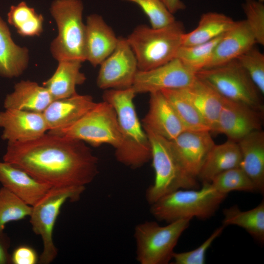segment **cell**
I'll use <instances>...</instances> for the list:
<instances>
[{"label": "cell", "instance_id": "cell-3", "mask_svg": "<svg viewBox=\"0 0 264 264\" xmlns=\"http://www.w3.org/2000/svg\"><path fill=\"white\" fill-rule=\"evenodd\" d=\"M227 196L217 192L210 183L200 189H178L150 205V211L158 221L170 223L180 220L207 219L214 215Z\"/></svg>", "mask_w": 264, "mask_h": 264}, {"label": "cell", "instance_id": "cell-17", "mask_svg": "<svg viewBox=\"0 0 264 264\" xmlns=\"http://www.w3.org/2000/svg\"><path fill=\"white\" fill-rule=\"evenodd\" d=\"M0 182L28 205L33 206L52 187L33 177L24 170L0 161Z\"/></svg>", "mask_w": 264, "mask_h": 264}, {"label": "cell", "instance_id": "cell-16", "mask_svg": "<svg viewBox=\"0 0 264 264\" xmlns=\"http://www.w3.org/2000/svg\"><path fill=\"white\" fill-rule=\"evenodd\" d=\"M143 128L149 129L169 140L186 130L174 109L161 91L150 93L149 108L142 120Z\"/></svg>", "mask_w": 264, "mask_h": 264}, {"label": "cell", "instance_id": "cell-1", "mask_svg": "<svg viewBox=\"0 0 264 264\" xmlns=\"http://www.w3.org/2000/svg\"><path fill=\"white\" fill-rule=\"evenodd\" d=\"M3 161L52 187H86L99 173L98 159L85 142L48 132L7 142Z\"/></svg>", "mask_w": 264, "mask_h": 264}, {"label": "cell", "instance_id": "cell-7", "mask_svg": "<svg viewBox=\"0 0 264 264\" xmlns=\"http://www.w3.org/2000/svg\"><path fill=\"white\" fill-rule=\"evenodd\" d=\"M190 219H183L161 226L154 221L137 224L133 237L136 259L140 264H167L172 260L174 248Z\"/></svg>", "mask_w": 264, "mask_h": 264}, {"label": "cell", "instance_id": "cell-14", "mask_svg": "<svg viewBox=\"0 0 264 264\" xmlns=\"http://www.w3.org/2000/svg\"><path fill=\"white\" fill-rule=\"evenodd\" d=\"M263 112L246 104L224 98L214 133L224 134L228 140L238 142L262 130Z\"/></svg>", "mask_w": 264, "mask_h": 264}, {"label": "cell", "instance_id": "cell-28", "mask_svg": "<svg viewBox=\"0 0 264 264\" xmlns=\"http://www.w3.org/2000/svg\"><path fill=\"white\" fill-rule=\"evenodd\" d=\"M224 227L235 225L245 230L260 242H264V202L255 208L242 211L237 205L225 208L223 211Z\"/></svg>", "mask_w": 264, "mask_h": 264}, {"label": "cell", "instance_id": "cell-5", "mask_svg": "<svg viewBox=\"0 0 264 264\" xmlns=\"http://www.w3.org/2000/svg\"><path fill=\"white\" fill-rule=\"evenodd\" d=\"M83 9L81 0H55L52 3L50 11L58 32L51 44L50 51L58 62L63 60L86 61Z\"/></svg>", "mask_w": 264, "mask_h": 264}, {"label": "cell", "instance_id": "cell-8", "mask_svg": "<svg viewBox=\"0 0 264 264\" xmlns=\"http://www.w3.org/2000/svg\"><path fill=\"white\" fill-rule=\"evenodd\" d=\"M86 187H51L33 206L29 216L33 231L42 238L43 250L39 262L49 264L56 258L58 250L53 234L55 224L63 204L67 200L76 201L80 198Z\"/></svg>", "mask_w": 264, "mask_h": 264}, {"label": "cell", "instance_id": "cell-30", "mask_svg": "<svg viewBox=\"0 0 264 264\" xmlns=\"http://www.w3.org/2000/svg\"><path fill=\"white\" fill-rule=\"evenodd\" d=\"M7 21L23 37L39 36L43 31L44 18L24 1L12 5L7 14Z\"/></svg>", "mask_w": 264, "mask_h": 264}, {"label": "cell", "instance_id": "cell-6", "mask_svg": "<svg viewBox=\"0 0 264 264\" xmlns=\"http://www.w3.org/2000/svg\"><path fill=\"white\" fill-rule=\"evenodd\" d=\"M151 148L152 165L154 171V183L145 192V198L151 205L163 196L178 189L199 187L197 179L186 176L180 169L173 153L170 140L143 128Z\"/></svg>", "mask_w": 264, "mask_h": 264}, {"label": "cell", "instance_id": "cell-39", "mask_svg": "<svg viewBox=\"0 0 264 264\" xmlns=\"http://www.w3.org/2000/svg\"><path fill=\"white\" fill-rule=\"evenodd\" d=\"M10 242L3 233L0 234V264H8L11 262V256L8 253Z\"/></svg>", "mask_w": 264, "mask_h": 264}, {"label": "cell", "instance_id": "cell-2", "mask_svg": "<svg viewBox=\"0 0 264 264\" xmlns=\"http://www.w3.org/2000/svg\"><path fill=\"white\" fill-rule=\"evenodd\" d=\"M136 94L132 87L105 90L103 99L110 104L116 113L121 142L115 149V157L131 169L144 166L151 158L150 141L140 123L133 99Z\"/></svg>", "mask_w": 264, "mask_h": 264}, {"label": "cell", "instance_id": "cell-35", "mask_svg": "<svg viewBox=\"0 0 264 264\" xmlns=\"http://www.w3.org/2000/svg\"><path fill=\"white\" fill-rule=\"evenodd\" d=\"M137 4L148 18L151 27L159 28L169 25L176 19L161 0H122Z\"/></svg>", "mask_w": 264, "mask_h": 264}, {"label": "cell", "instance_id": "cell-13", "mask_svg": "<svg viewBox=\"0 0 264 264\" xmlns=\"http://www.w3.org/2000/svg\"><path fill=\"white\" fill-rule=\"evenodd\" d=\"M210 133L209 131L185 130L170 140L177 162L186 176L198 179L206 156L215 144Z\"/></svg>", "mask_w": 264, "mask_h": 264}, {"label": "cell", "instance_id": "cell-24", "mask_svg": "<svg viewBox=\"0 0 264 264\" xmlns=\"http://www.w3.org/2000/svg\"><path fill=\"white\" fill-rule=\"evenodd\" d=\"M241 154L238 142L228 140L215 144L209 151L198 179L203 183H210L219 174L232 168L240 167Z\"/></svg>", "mask_w": 264, "mask_h": 264}, {"label": "cell", "instance_id": "cell-33", "mask_svg": "<svg viewBox=\"0 0 264 264\" xmlns=\"http://www.w3.org/2000/svg\"><path fill=\"white\" fill-rule=\"evenodd\" d=\"M32 207L4 187L0 188V234L5 225L30 216Z\"/></svg>", "mask_w": 264, "mask_h": 264}, {"label": "cell", "instance_id": "cell-31", "mask_svg": "<svg viewBox=\"0 0 264 264\" xmlns=\"http://www.w3.org/2000/svg\"><path fill=\"white\" fill-rule=\"evenodd\" d=\"M223 34L204 43L191 46L181 45L176 58L188 69L196 74L208 66L215 48Z\"/></svg>", "mask_w": 264, "mask_h": 264}, {"label": "cell", "instance_id": "cell-38", "mask_svg": "<svg viewBox=\"0 0 264 264\" xmlns=\"http://www.w3.org/2000/svg\"><path fill=\"white\" fill-rule=\"evenodd\" d=\"M37 254L32 247L21 245L17 247L11 256V262L14 264H35L38 262Z\"/></svg>", "mask_w": 264, "mask_h": 264}, {"label": "cell", "instance_id": "cell-12", "mask_svg": "<svg viewBox=\"0 0 264 264\" xmlns=\"http://www.w3.org/2000/svg\"><path fill=\"white\" fill-rule=\"evenodd\" d=\"M196 77L195 73L175 58L153 69L138 70L132 88L136 94L182 88L189 86Z\"/></svg>", "mask_w": 264, "mask_h": 264}, {"label": "cell", "instance_id": "cell-29", "mask_svg": "<svg viewBox=\"0 0 264 264\" xmlns=\"http://www.w3.org/2000/svg\"><path fill=\"white\" fill-rule=\"evenodd\" d=\"M160 91L172 105L186 130L210 132L209 128L182 88L164 89Z\"/></svg>", "mask_w": 264, "mask_h": 264}, {"label": "cell", "instance_id": "cell-36", "mask_svg": "<svg viewBox=\"0 0 264 264\" xmlns=\"http://www.w3.org/2000/svg\"><path fill=\"white\" fill-rule=\"evenodd\" d=\"M242 8L245 20L257 44L264 45V5L258 0H245Z\"/></svg>", "mask_w": 264, "mask_h": 264}, {"label": "cell", "instance_id": "cell-32", "mask_svg": "<svg viewBox=\"0 0 264 264\" xmlns=\"http://www.w3.org/2000/svg\"><path fill=\"white\" fill-rule=\"evenodd\" d=\"M210 183L217 192L226 196L233 191H257L253 181L240 167L219 174Z\"/></svg>", "mask_w": 264, "mask_h": 264}, {"label": "cell", "instance_id": "cell-4", "mask_svg": "<svg viewBox=\"0 0 264 264\" xmlns=\"http://www.w3.org/2000/svg\"><path fill=\"white\" fill-rule=\"evenodd\" d=\"M185 33L183 23L177 21L159 28L145 24L137 26L126 38L138 70L151 69L175 58Z\"/></svg>", "mask_w": 264, "mask_h": 264}, {"label": "cell", "instance_id": "cell-40", "mask_svg": "<svg viewBox=\"0 0 264 264\" xmlns=\"http://www.w3.org/2000/svg\"><path fill=\"white\" fill-rule=\"evenodd\" d=\"M169 11L174 14L179 10H184L186 5L181 0H161Z\"/></svg>", "mask_w": 264, "mask_h": 264}, {"label": "cell", "instance_id": "cell-26", "mask_svg": "<svg viewBox=\"0 0 264 264\" xmlns=\"http://www.w3.org/2000/svg\"><path fill=\"white\" fill-rule=\"evenodd\" d=\"M28 61V49L15 43L8 26L0 17V76H19L27 68Z\"/></svg>", "mask_w": 264, "mask_h": 264}, {"label": "cell", "instance_id": "cell-18", "mask_svg": "<svg viewBox=\"0 0 264 264\" xmlns=\"http://www.w3.org/2000/svg\"><path fill=\"white\" fill-rule=\"evenodd\" d=\"M86 59L93 66H99L115 49L118 40L103 17L92 14L86 23Z\"/></svg>", "mask_w": 264, "mask_h": 264}, {"label": "cell", "instance_id": "cell-15", "mask_svg": "<svg viewBox=\"0 0 264 264\" xmlns=\"http://www.w3.org/2000/svg\"><path fill=\"white\" fill-rule=\"evenodd\" d=\"M1 135L8 142H25L38 138L48 131L43 113L7 109L0 111Z\"/></svg>", "mask_w": 264, "mask_h": 264}, {"label": "cell", "instance_id": "cell-41", "mask_svg": "<svg viewBox=\"0 0 264 264\" xmlns=\"http://www.w3.org/2000/svg\"><path fill=\"white\" fill-rule=\"evenodd\" d=\"M259 0V1H260L261 2H264V0Z\"/></svg>", "mask_w": 264, "mask_h": 264}, {"label": "cell", "instance_id": "cell-27", "mask_svg": "<svg viewBox=\"0 0 264 264\" xmlns=\"http://www.w3.org/2000/svg\"><path fill=\"white\" fill-rule=\"evenodd\" d=\"M234 22L231 18L222 13L203 14L196 28L184 34L182 45L191 46L210 41L225 33Z\"/></svg>", "mask_w": 264, "mask_h": 264}, {"label": "cell", "instance_id": "cell-23", "mask_svg": "<svg viewBox=\"0 0 264 264\" xmlns=\"http://www.w3.org/2000/svg\"><path fill=\"white\" fill-rule=\"evenodd\" d=\"M53 99L48 90L35 82L22 80L4 100L5 109L43 113Z\"/></svg>", "mask_w": 264, "mask_h": 264}, {"label": "cell", "instance_id": "cell-22", "mask_svg": "<svg viewBox=\"0 0 264 264\" xmlns=\"http://www.w3.org/2000/svg\"><path fill=\"white\" fill-rule=\"evenodd\" d=\"M182 89L204 120L210 132H214L224 98L197 76L189 86Z\"/></svg>", "mask_w": 264, "mask_h": 264}, {"label": "cell", "instance_id": "cell-20", "mask_svg": "<svg viewBox=\"0 0 264 264\" xmlns=\"http://www.w3.org/2000/svg\"><path fill=\"white\" fill-rule=\"evenodd\" d=\"M256 44L255 38L245 20L235 21L218 42L206 68L236 60Z\"/></svg>", "mask_w": 264, "mask_h": 264}, {"label": "cell", "instance_id": "cell-37", "mask_svg": "<svg viewBox=\"0 0 264 264\" xmlns=\"http://www.w3.org/2000/svg\"><path fill=\"white\" fill-rule=\"evenodd\" d=\"M224 226L217 228L211 235L198 247L191 251L174 252L172 260L175 264H203L205 262L206 253L213 242L222 232Z\"/></svg>", "mask_w": 264, "mask_h": 264}, {"label": "cell", "instance_id": "cell-11", "mask_svg": "<svg viewBox=\"0 0 264 264\" xmlns=\"http://www.w3.org/2000/svg\"><path fill=\"white\" fill-rule=\"evenodd\" d=\"M99 66L96 84L104 90L132 87L138 70L135 55L123 37H118L115 49Z\"/></svg>", "mask_w": 264, "mask_h": 264}, {"label": "cell", "instance_id": "cell-25", "mask_svg": "<svg viewBox=\"0 0 264 264\" xmlns=\"http://www.w3.org/2000/svg\"><path fill=\"white\" fill-rule=\"evenodd\" d=\"M82 63L77 60L58 61V65L53 74L43 84L53 100L77 93L76 87L83 84L86 80L85 74L81 71Z\"/></svg>", "mask_w": 264, "mask_h": 264}, {"label": "cell", "instance_id": "cell-21", "mask_svg": "<svg viewBox=\"0 0 264 264\" xmlns=\"http://www.w3.org/2000/svg\"><path fill=\"white\" fill-rule=\"evenodd\" d=\"M241 154L240 167L249 177L257 191L264 192V132L254 131L238 142Z\"/></svg>", "mask_w": 264, "mask_h": 264}, {"label": "cell", "instance_id": "cell-34", "mask_svg": "<svg viewBox=\"0 0 264 264\" xmlns=\"http://www.w3.org/2000/svg\"><path fill=\"white\" fill-rule=\"evenodd\" d=\"M261 94H264V55L255 45L236 59Z\"/></svg>", "mask_w": 264, "mask_h": 264}, {"label": "cell", "instance_id": "cell-10", "mask_svg": "<svg viewBox=\"0 0 264 264\" xmlns=\"http://www.w3.org/2000/svg\"><path fill=\"white\" fill-rule=\"evenodd\" d=\"M48 132L77 139L93 147L108 144L117 149L121 142L117 117L113 107L103 101L71 126Z\"/></svg>", "mask_w": 264, "mask_h": 264}, {"label": "cell", "instance_id": "cell-9", "mask_svg": "<svg viewBox=\"0 0 264 264\" xmlns=\"http://www.w3.org/2000/svg\"><path fill=\"white\" fill-rule=\"evenodd\" d=\"M196 75L223 98L263 112L261 93L236 59L203 69Z\"/></svg>", "mask_w": 264, "mask_h": 264}, {"label": "cell", "instance_id": "cell-19", "mask_svg": "<svg viewBox=\"0 0 264 264\" xmlns=\"http://www.w3.org/2000/svg\"><path fill=\"white\" fill-rule=\"evenodd\" d=\"M95 104L91 95L78 93L52 101L43 113L48 128V132L56 131L71 126Z\"/></svg>", "mask_w": 264, "mask_h": 264}]
</instances>
